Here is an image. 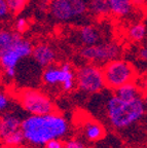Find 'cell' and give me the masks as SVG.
<instances>
[{
	"label": "cell",
	"instance_id": "1",
	"mask_svg": "<svg viewBox=\"0 0 147 148\" xmlns=\"http://www.w3.org/2000/svg\"><path fill=\"white\" fill-rule=\"evenodd\" d=\"M25 143L31 148L44 147L54 139H63L68 135L70 125L64 115L54 111L41 115H29L22 121Z\"/></svg>",
	"mask_w": 147,
	"mask_h": 148
},
{
	"label": "cell",
	"instance_id": "2",
	"mask_svg": "<svg viewBox=\"0 0 147 148\" xmlns=\"http://www.w3.org/2000/svg\"><path fill=\"white\" fill-rule=\"evenodd\" d=\"M104 109L109 125L118 131L131 127L140 121L147 112L143 95L133 101L126 102L112 94L106 100Z\"/></svg>",
	"mask_w": 147,
	"mask_h": 148
},
{
	"label": "cell",
	"instance_id": "3",
	"mask_svg": "<svg viewBox=\"0 0 147 148\" xmlns=\"http://www.w3.org/2000/svg\"><path fill=\"white\" fill-rule=\"evenodd\" d=\"M106 88L114 90L120 86L130 82H135L137 79V70L129 61L118 58L106 63L102 66Z\"/></svg>",
	"mask_w": 147,
	"mask_h": 148
},
{
	"label": "cell",
	"instance_id": "4",
	"mask_svg": "<svg viewBox=\"0 0 147 148\" xmlns=\"http://www.w3.org/2000/svg\"><path fill=\"white\" fill-rule=\"evenodd\" d=\"M33 47L31 40L20 35L14 45L0 58V68L7 80L16 78V68L22 61L31 57Z\"/></svg>",
	"mask_w": 147,
	"mask_h": 148
},
{
	"label": "cell",
	"instance_id": "5",
	"mask_svg": "<svg viewBox=\"0 0 147 148\" xmlns=\"http://www.w3.org/2000/svg\"><path fill=\"white\" fill-rule=\"evenodd\" d=\"M48 14L58 23H72L89 14L87 0H49Z\"/></svg>",
	"mask_w": 147,
	"mask_h": 148
},
{
	"label": "cell",
	"instance_id": "6",
	"mask_svg": "<svg viewBox=\"0 0 147 148\" xmlns=\"http://www.w3.org/2000/svg\"><path fill=\"white\" fill-rule=\"evenodd\" d=\"M41 80L47 88H59L63 92H69L76 86L75 71L72 65L64 62L60 65L53 64L44 68L41 74Z\"/></svg>",
	"mask_w": 147,
	"mask_h": 148
},
{
	"label": "cell",
	"instance_id": "7",
	"mask_svg": "<svg viewBox=\"0 0 147 148\" xmlns=\"http://www.w3.org/2000/svg\"><path fill=\"white\" fill-rule=\"evenodd\" d=\"M19 104L31 115H41L56 111V106L51 97L40 90L24 88L16 94Z\"/></svg>",
	"mask_w": 147,
	"mask_h": 148
},
{
	"label": "cell",
	"instance_id": "8",
	"mask_svg": "<svg viewBox=\"0 0 147 148\" xmlns=\"http://www.w3.org/2000/svg\"><path fill=\"white\" fill-rule=\"evenodd\" d=\"M76 86L84 94L95 95L99 94L106 88L102 66L87 63L75 71Z\"/></svg>",
	"mask_w": 147,
	"mask_h": 148
},
{
	"label": "cell",
	"instance_id": "9",
	"mask_svg": "<svg viewBox=\"0 0 147 148\" xmlns=\"http://www.w3.org/2000/svg\"><path fill=\"white\" fill-rule=\"evenodd\" d=\"M122 51V46L118 42L102 41L95 45L81 46L78 55L87 62L103 66L106 63L120 58Z\"/></svg>",
	"mask_w": 147,
	"mask_h": 148
},
{
	"label": "cell",
	"instance_id": "10",
	"mask_svg": "<svg viewBox=\"0 0 147 148\" xmlns=\"http://www.w3.org/2000/svg\"><path fill=\"white\" fill-rule=\"evenodd\" d=\"M74 37L81 46L95 45L103 41V33L101 29L93 24L81 25L75 31Z\"/></svg>",
	"mask_w": 147,
	"mask_h": 148
},
{
	"label": "cell",
	"instance_id": "11",
	"mask_svg": "<svg viewBox=\"0 0 147 148\" xmlns=\"http://www.w3.org/2000/svg\"><path fill=\"white\" fill-rule=\"evenodd\" d=\"M32 60L40 68H46L55 64L57 60V51L51 44L48 43H37L34 45L32 51Z\"/></svg>",
	"mask_w": 147,
	"mask_h": 148
},
{
	"label": "cell",
	"instance_id": "12",
	"mask_svg": "<svg viewBox=\"0 0 147 148\" xmlns=\"http://www.w3.org/2000/svg\"><path fill=\"white\" fill-rule=\"evenodd\" d=\"M82 125V134L87 141L97 142L103 139L106 135V130L100 121L93 118H87L81 123Z\"/></svg>",
	"mask_w": 147,
	"mask_h": 148
},
{
	"label": "cell",
	"instance_id": "13",
	"mask_svg": "<svg viewBox=\"0 0 147 148\" xmlns=\"http://www.w3.org/2000/svg\"><path fill=\"white\" fill-rule=\"evenodd\" d=\"M109 12L116 18H128L134 12L135 4L133 0H107Z\"/></svg>",
	"mask_w": 147,
	"mask_h": 148
},
{
	"label": "cell",
	"instance_id": "14",
	"mask_svg": "<svg viewBox=\"0 0 147 148\" xmlns=\"http://www.w3.org/2000/svg\"><path fill=\"white\" fill-rule=\"evenodd\" d=\"M2 118L3 125L1 135H0V140L10 133L21 130L22 121H23V119H21V117L16 115L14 112H5L4 115H2Z\"/></svg>",
	"mask_w": 147,
	"mask_h": 148
},
{
	"label": "cell",
	"instance_id": "15",
	"mask_svg": "<svg viewBox=\"0 0 147 148\" xmlns=\"http://www.w3.org/2000/svg\"><path fill=\"white\" fill-rule=\"evenodd\" d=\"M147 36V27L142 22H134L126 29V37L134 43H141Z\"/></svg>",
	"mask_w": 147,
	"mask_h": 148
},
{
	"label": "cell",
	"instance_id": "16",
	"mask_svg": "<svg viewBox=\"0 0 147 148\" xmlns=\"http://www.w3.org/2000/svg\"><path fill=\"white\" fill-rule=\"evenodd\" d=\"M113 92H114V94L117 97L126 102L133 101L136 98L142 96L140 88L135 82H130L126 83V84H124L122 86H120V88L114 90Z\"/></svg>",
	"mask_w": 147,
	"mask_h": 148
},
{
	"label": "cell",
	"instance_id": "17",
	"mask_svg": "<svg viewBox=\"0 0 147 148\" xmlns=\"http://www.w3.org/2000/svg\"><path fill=\"white\" fill-rule=\"evenodd\" d=\"M20 33L12 29H1L0 31V58L8 51L16 40L20 37Z\"/></svg>",
	"mask_w": 147,
	"mask_h": 148
},
{
	"label": "cell",
	"instance_id": "18",
	"mask_svg": "<svg viewBox=\"0 0 147 148\" xmlns=\"http://www.w3.org/2000/svg\"><path fill=\"white\" fill-rule=\"evenodd\" d=\"M87 9L89 14L94 18H104L110 14L107 0H89Z\"/></svg>",
	"mask_w": 147,
	"mask_h": 148
},
{
	"label": "cell",
	"instance_id": "19",
	"mask_svg": "<svg viewBox=\"0 0 147 148\" xmlns=\"http://www.w3.org/2000/svg\"><path fill=\"white\" fill-rule=\"evenodd\" d=\"M0 142L7 146H12V147H22L25 144V137H24L23 131L21 129L14 133H10L1 139Z\"/></svg>",
	"mask_w": 147,
	"mask_h": 148
},
{
	"label": "cell",
	"instance_id": "20",
	"mask_svg": "<svg viewBox=\"0 0 147 148\" xmlns=\"http://www.w3.org/2000/svg\"><path fill=\"white\" fill-rule=\"evenodd\" d=\"M6 2L10 10V14L14 16H18L26 8L28 3L30 2V0H6Z\"/></svg>",
	"mask_w": 147,
	"mask_h": 148
},
{
	"label": "cell",
	"instance_id": "21",
	"mask_svg": "<svg viewBox=\"0 0 147 148\" xmlns=\"http://www.w3.org/2000/svg\"><path fill=\"white\" fill-rule=\"evenodd\" d=\"M29 29V22L26 18L23 16H20V18H16V21L14 23V30L16 32L20 33V34H23L26 31Z\"/></svg>",
	"mask_w": 147,
	"mask_h": 148
},
{
	"label": "cell",
	"instance_id": "22",
	"mask_svg": "<svg viewBox=\"0 0 147 148\" xmlns=\"http://www.w3.org/2000/svg\"><path fill=\"white\" fill-rule=\"evenodd\" d=\"M10 14H10L6 0H0V22L8 18Z\"/></svg>",
	"mask_w": 147,
	"mask_h": 148
},
{
	"label": "cell",
	"instance_id": "23",
	"mask_svg": "<svg viewBox=\"0 0 147 148\" xmlns=\"http://www.w3.org/2000/svg\"><path fill=\"white\" fill-rule=\"evenodd\" d=\"M136 55H137V58L140 62L147 64V43L139 46L137 51H136Z\"/></svg>",
	"mask_w": 147,
	"mask_h": 148
},
{
	"label": "cell",
	"instance_id": "24",
	"mask_svg": "<svg viewBox=\"0 0 147 148\" xmlns=\"http://www.w3.org/2000/svg\"><path fill=\"white\" fill-rule=\"evenodd\" d=\"M9 105H10V100H9L8 96L5 95L4 92H0V112L6 111Z\"/></svg>",
	"mask_w": 147,
	"mask_h": 148
},
{
	"label": "cell",
	"instance_id": "25",
	"mask_svg": "<svg viewBox=\"0 0 147 148\" xmlns=\"http://www.w3.org/2000/svg\"><path fill=\"white\" fill-rule=\"evenodd\" d=\"M65 148H85L84 144L77 139H70L65 142Z\"/></svg>",
	"mask_w": 147,
	"mask_h": 148
},
{
	"label": "cell",
	"instance_id": "26",
	"mask_svg": "<svg viewBox=\"0 0 147 148\" xmlns=\"http://www.w3.org/2000/svg\"><path fill=\"white\" fill-rule=\"evenodd\" d=\"M65 142L62 139H54L44 145V148H64Z\"/></svg>",
	"mask_w": 147,
	"mask_h": 148
},
{
	"label": "cell",
	"instance_id": "27",
	"mask_svg": "<svg viewBox=\"0 0 147 148\" xmlns=\"http://www.w3.org/2000/svg\"><path fill=\"white\" fill-rule=\"evenodd\" d=\"M2 125H3V118L2 115H0V135H1V131H2Z\"/></svg>",
	"mask_w": 147,
	"mask_h": 148
},
{
	"label": "cell",
	"instance_id": "28",
	"mask_svg": "<svg viewBox=\"0 0 147 148\" xmlns=\"http://www.w3.org/2000/svg\"><path fill=\"white\" fill-rule=\"evenodd\" d=\"M0 148H22V147H12V146H7V145H5V144H1Z\"/></svg>",
	"mask_w": 147,
	"mask_h": 148
},
{
	"label": "cell",
	"instance_id": "29",
	"mask_svg": "<svg viewBox=\"0 0 147 148\" xmlns=\"http://www.w3.org/2000/svg\"><path fill=\"white\" fill-rule=\"evenodd\" d=\"M143 99H144V102H145V105H146V108H147V92H145L144 95H143Z\"/></svg>",
	"mask_w": 147,
	"mask_h": 148
},
{
	"label": "cell",
	"instance_id": "30",
	"mask_svg": "<svg viewBox=\"0 0 147 148\" xmlns=\"http://www.w3.org/2000/svg\"><path fill=\"white\" fill-rule=\"evenodd\" d=\"M1 29H2V28H1V26H0V31H1Z\"/></svg>",
	"mask_w": 147,
	"mask_h": 148
},
{
	"label": "cell",
	"instance_id": "31",
	"mask_svg": "<svg viewBox=\"0 0 147 148\" xmlns=\"http://www.w3.org/2000/svg\"><path fill=\"white\" fill-rule=\"evenodd\" d=\"M64 148H65V147H64Z\"/></svg>",
	"mask_w": 147,
	"mask_h": 148
}]
</instances>
